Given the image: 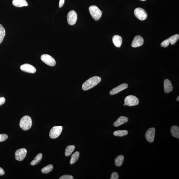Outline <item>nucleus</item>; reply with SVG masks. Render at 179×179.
I'll return each instance as SVG.
<instances>
[{
  "instance_id": "nucleus-1",
  "label": "nucleus",
  "mask_w": 179,
  "mask_h": 179,
  "mask_svg": "<svg viewBox=\"0 0 179 179\" xmlns=\"http://www.w3.org/2000/svg\"><path fill=\"white\" fill-rule=\"evenodd\" d=\"M101 79L97 76H94L88 79L83 85L82 89L84 91H87L92 88L100 83Z\"/></svg>"
},
{
  "instance_id": "nucleus-2",
  "label": "nucleus",
  "mask_w": 179,
  "mask_h": 179,
  "mask_svg": "<svg viewBox=\"0 0 179 179\" xmlns=\"http://www.w3.org/2000/svg\"><path fill=\"white\" fill-rule=\"evenodd\" d=\"M32 121L31 117L28 116H24L21 119L19 125L23 130L26 131L30 129L32 125Z\"/></svg>"
},
{
  "instance_id": "nucleus-3",
  "label": "nucleus",
  "mask_w": 179,
  "mask_h": 179,
  "mask_svg": "<svg viewBox=\"0 0 179 179\" xmlns=\"http://www.w3.org/2000/svg\"><path fill=\"white\" fill-rule=\"evenodd\" d=\"M89 11L91 15L96 21H98L101 18L102 15V11L96 6H91L89 7Z\"/></svg>"
},
{
  "instance_id": "nucleus-4",
  "label": "nucleus",
  "mask_w": 179,
  "mask_h": 179,
  "mask_svg": "<svg viewBox=\"0 0 179 179\" xmlns=\"http://www.w3.org/2000/svg\"><path fill=\"white\" fill-rule=\"evenodd\" d=\"M179 39V35L175 34L170 37L168 39L164 40L161 44V46L162 47L166 48L171 43L172 45H175Z\"/></svg>"
},
{
  "instance_id": "nucleus-5",
  "label": "nucleus",
  "mask_w": 179,
  "mask_h": 179,
  "mask_svg": "<svg viewBox=\"0 0 179 179\" xmlns=\"http://www.w3.org/2000/svg\"><path fill=\"white\" fill-rule=\"evenodd\" d=\"M135 16L138 19L143 21L147 18L148 14L146 11L143 9L139 7L135 10L134 11Z\"/></svg>"
},
{
  "instance_id": "nucleus-6",
  "label": "nucleus",
  "mask_w": 179,
  "mask_h": 179,
  "mask_svg": "<svg viewBox=\"0 0 179 179\" xmlns=\"http://www.w3.org/2000/svg\"><path fill=\"white\" fill-rule=\"evenodd\" d=\"M62 126H55L49 132V136L52 139H55L60 136L63 130Z\"/></svg>"
},
{
  "instance_id": "nucleus-7",
  "label": "nucleus",
  "mask_w": 179,
  "mask_h": 179,
  "mask_svg": "<svg viewBox=\"0 0 179 179\" xmlns=\"http://www.w3.org/2000/svg\"><path fill=\"white\" fill-rule=\"evenodd\" d=\"M124 102L128 106H133L139 104V101L136 96L133 95H129L126 97L124 99Z\"/></svg>"
},
{
  "instance_id": "nucleus-8",
  "label": "nucleus",
  "mask_w": 179,
  "mask_h": 179,
  "mask_svg": "<svg viewBox=\"0 0 179 179\" xmlns=\"http://www.w3.org/2000/svg\"><path fill=\"white\" fill-rule=\"evenodd\" d=\"M41 58L44 63L49 66H54L56 63L54 59L48 55H43L41 56Z\"/></svg>"
},
{
  "instance_id": "nucleus-9",
  "label": "nucleus",
  "mask_w": 179,
  "mask_h": 179,
  "mask_svg": "<svg viewBox=\"0 0 179 179\" xmlns=\"http://www.w3.org/2000/svg\"><path fill=\"white\" fill-rule=\"evenodd\" d=\"M67 17L68 24L70 25H73L75 24L77 21V14L75 11L71 10L68 13Z\"/></svg>"
},
{
  "instance_id": "nucleus-10",
  "label": "nucleus",
  "mask_w": 179,
  "mask_h": 179,
  "mask_svg": "<svg viewBox=\"0 0 179 179\" xmlns=\"http://www.w3.org/2000/svg\"><path fill=\"white\" fill-rule=\"evenodd\" d=\"M155 129L154 127L150 128L146 132L145 134L146 139L149 143L154 141L155 134Z\"/></svg>"
},
{
  "instance_id": "nucleus-11",
  "label": "nucleus",
  "mask_w": 179,
  "mask_h": 179,
  "mask_svg": "<svg viewBox=\"0 0 179 179\" xmlns=\"http://www.w3.org/2000/svg\"><path fill=\"white\" fill-rule=\"evenodd\" d=\"M27 151L25 148L18 150L15 152V158L16 160L21 161L24 159L27 154Z\"/></svg>"
},
{
  "instance_id": "nucleus-12",
  "label": "nucleus",
  "mask_w": 179,
  "mask_h": 179,
  "mask_svg": "<svg viewBox=\"0 0 179 179\" xmlns=\"http://www.w3.org/2000/svg\"><path fill=\"white\" fill-rule=\"evenodd\" d=\"M144 42L143 38L140 36H136L132 42L131 46L133 48H137L142 46Z\"/></svg>"
},
{
  "instance_id": "nucleus-13",
  "label": "nucleus",
  "mask_w": 179,
  "mask_h": 179,
  "mask_svg": "<svg viewBox=\"0 0 179 179\" xmlns=\"http://www.w3.org/2000/svg\"><path fill=\"white\" fill-rule=\"evenodd\" d=\"M20 69L25 72L34 73L36 72V69L35 67L29 64H25L21 66Z\"/></svg>"
},
{
  "instance_id": "nucleus-14",
  "label": "nucleus",
  "mask_w": 179,
  "mask_h": 179,
  "mask_svg": "<svg viewBox=\"0 0 179 179\" xmlns=\"http://www.w3.org/2000/svg\"><path fill=\"white\" fill-rule=\"evenodd\" d=\"M128 87V85L127 83L121 84L111 90L110 93V94L111 95L116 94L122 91V90L127 89Z\"/></svg>"
},
{
  "instance_id": "nucleus-15",
  "label": "nucleus",
  "mask_w": 179,
  "mask_h": 179,
  "mask_svg": "<svg viewBox=\"0 0 179 179\" xmlns=\"http://www.w3.org/2000/svg\"><path fill=\"white\" fill-rule=\"evenodd\" d=\"M164 91L166 93H169L172 91L173 87L171 81L168 79H165L164 82Z\"/></svg>"
},
{
  "instance_id": "nucleus-16",
  "label": "nucleus",
  "mask_w": 179,
  "mask_h": 179,
  "mask_svg": "<svg viewBox=\"0 0 179 179\" xmlns=\"http://www.w3.org/2000/svg\"><path fill=\"white\" fill-rule=\"evenodd\" d=\"M128 121V119L127 117L124 116H121L119 117L116 121L114 122L113 125L116 127H119V126L127 123Z\"/></svg>"
},
{
  "instance_id": "nucleus-17",
  "label": "nucleus",
  "mask_w": 179,
  "mask_h": 179,
  "mask_svg": "<svg viewBox=\"0 0 179 179\" xmlns=\"http://www.w3.org/2000/svg\"><path fill=\"white\" fill-rule=\"evenodd\" d=\"M113 41L114 45L117 47H121L122 42V38L119 35H114L113 38Z\"/></svg>"
},
{
  "instance_id": "nucleus-18",
  "label": "nucleus",
  "mask_w": 179,
  "mask_h": 179,
  "mask_svg": "<svg viewBox=\"0 0 179 179\" xmlns=\"http://www.w3.org/2000/svg\"><path fill=\"white\" fill-rule=\"evenodd\" d=\"M13 4L14 6L17 7H22L28 5L26 0H13Z\"/></svg>"
},
{
  "instance_id": "nucleus-19",
  "label": "nucleus",
  "mask_w": 179,
  "mask_h": 179,
  "mask_svg": "<svg viewBox=\"0 0 179 179\" xmlns=\"http://www.w3.org/2000/svg\"><path fill=\"white\" fill-rule=\"evenodd\" d=\"M172 136L175 138L179 139V128L177 125L172 126L171 129Z\"/></svg>"
},
{
  "instance_id": "nucleus-20",
  "label": "nucleus",
  "mask_w": 179,
  "mask_h": 179,
  "mask_svg": "<svg viewBox=\"0 0 179 179\" xmlns=\"http://www.w3.org/2000/svg\"><path fill=\"white\" fill-rule=\"evenodd\" d=\"M43 154L42 153L38 154L35 157L34 160L32 161L30 164L32 166H35L37 165L41 161L42 158Z\"/></svg>"
},
{
  "instance_id": "nucleus-21",
  "label": "nucleus",
  "mask_w": 179,
  "mask_h": 179,
  "mask_svg": "<svg viewBox=\"0 0 179 179\" xmlns=\"http://www.w3.org/2000/svg\"><path fill=\"white\" fill-rule=\"evenodd\" d=\"M79 155H80V153L78 151L75 152L72 155L70 162L71 165H73L77 162L79 159Z\"/></svg>"
},
{
  "instance_id": "nucleus-22",
  "label": "nucleus",
  "mask_w": 179,
  "mask_h": 179,
  "mask_svg": "<svg viewBox=\"0 0 179 179\" xmlns=\"http://www.w3.org/2000/svg\"><path fill=\"white\" fill-rule=\"evenodd\" d=\"M124 157L123 155H120L115 159V164L116 166H121L124 162Z\"/></svg>"
},
{
  "instance_id": "nucleus-23",
  "label": "nucleus",
  "mask_w": 179,
  "mask_h": 179,
  "mask_svg": "<svg viewBox=\"0 0 179 179\" xmlns=\"http://www.w3.org/2000/svg\"><path fill=\"white\" fill-rule=\"evenodd\" d=\"M75 149V146L74 145H69L67 147L65 152V155L66 157H69L74 151Z\"/></svg>"
},
{
  "instance_id": "nucleus-24",
  "label": "nucleus",
  "mask_w": 179,
  "mask_h": 179,
  "mask_svg": "<svg viewBox=\"0 0 179 179\" xmlns=\"http://www.w3.org/2000/svg\"><path fill=\"white\" fill-rule=\"evenodd\" d=\"M128 131L127 130H117L114 131L113 134L114 136L118 137L124 136L127 135Z\"/></svg>"
},
{
  "instance_id": "nucleus-25",
  "label": "nucleus",
  "mask_w": 179,
  "mask_h": 179,
  "mask_svg": "<svg viewBox=\"0 0 179 179\" xmlns=\"http://www.w3.org/2000/svg\"><path fill=\"white\" fill-rule=\"evenodd\" d=\"M53 166L50 164L43 168L41 170V172L43 174H48L49 172H51L53 169Z\"/></svg>"
},
{
  "instance_id": "nucleus-26",
  "label": "nucleus",
  "mask_w": 179,
  "mask_h": 179,
  "mask_svg": "<svg viewBox=\"0 0 179 179\" xmlns=\"http://www.w3.org/2000/svg\"><path fill=\"white\" fill-rule=\"evenodd\" d=\"M5 35V29L3 26L0 24V44L3 41Z\"/></svg>"
},
{
  "instance_id": "nucleus-27",
  "label": "nucleus",
  "mask_w": 179,
  "mask_h": 179,
  "mask_svg": "<svg viewBox=\"0 0 179 179\" xmlns=\"http://www.w3.org/2000/svg\"><path fill=\"white\" fill-rule=\"evenodd\" d=\"M8 138V136L6 134H0V142L4 141Z\"/></svg>"
},
{
  "instance_id": "nucleus-28",
  "label": "nucleus",
  "mask_w": 179,
  "mask_h": 179,
  "mask_svg": "<svg viewBox=\"0 0 179 179\" xmlns=\"http://www.w3.org/2000/svg\"><path fill=\"white\" fill-rule=\"evenodd\" d=\"M74 178L73 176L69 175H64L61 176L60 179H73Z\"/></svg>"
},
{
  "instance_id": "nucleus-29",
  "label": "nucleus",
  "mask_w": 179,
  "mask_h": 179,
  "mask_svg": "<svg viewBox=\"0 0 179 179\" xmlns=\"http://www.w3.org/2000/svg\"><path fill=\"white\" fill-rule=\"evenodd\" d=\"M119 175L116 172H114L111 174L110 179H118L119 178Z\"/></svg>"
},
{
  "instance_id": "nucleus-30",
  "label": "nucleus",
  "mask_w": 179,
  "mask_h": 179,
  "mask_svg": "<svg viewBox=\"0 0 179 179\" xmlns=\"http://www.w3.org/2000/svg\"><path fill=\"white\" fill-rule=\"evenodd\" d=\"M5 99L4 97H0V106L4 104Z\"/></svg>"
},
{
  "instance_id": "nucleus-31",
  "label": "nucleus",
  "mask_w": 179,
  "mask_h": 179,
  "mask_svg": "<svg viewBox=\"0 0 179 179\" xmlns=\"http://www.w3.org/2000/svg\"><path fill=\"white\" fill-rule=\"evenodd\" d=\"M64 1H65V0H60L59 7L61 8L63 7L64 4Z\"/></svg>"
},
{
  "instance_id": "nucleus-32",
  "label": "nucleus",
  "mask_w": 179,
  "mask_h": 179,
  "mask_svg": "<svg viewBox=\"0 0 179 179\" xmlns=\"http://www.w3.org/2000/svg\"><path fill=\"white\" fill-rule=\"evenodd\" d=\"M5 174V172L3 169L0 167V175H3Z\"/></svg>"
},
{
  "instance_id": "nucleus-33",
  "label": "nucleus",
  "mask_w": 179,
  "mask_h": 179,
  "mask_svg": "<svg viewBox=\"0 0 179 179\" xmlns=\"http://www.w3.org/2000/svg\"><path fill=\"white\" fill-rule=\"evenodd\" d=\"M177 100L178 101H179V96H178V97L177 98Z\"/></svg>"
},
{
  "instance_id": "nucleus-34",
  "label": "nucleus",
  "mask_w": 179,
  "mask_h": 179,
  "mask_svg": "<svg viewBox=\"0 0 179 179\" xmlns=\"http://www.w3.org/2000/svg\"><path fill=\"white\" fill-rule=\"evenodd\" d=\"M140 1H146V0H140Z\"/></svg>"
},
{
  "instance_id": "nucleus-35",
  "label": "nucleus",
  "mask_w": 179,
  "mask_h": 179,
  "mask_svg": "<svg viewBox=\"0 0 179 179\" xmlns=\"http://www.w3.org/2000/svg\"><path fill=\"white\" fill-rule=\"evenodd\" d=\"M124 106H125V105H126V104L124 103Z\"/></svg>"
}]
</instances>
